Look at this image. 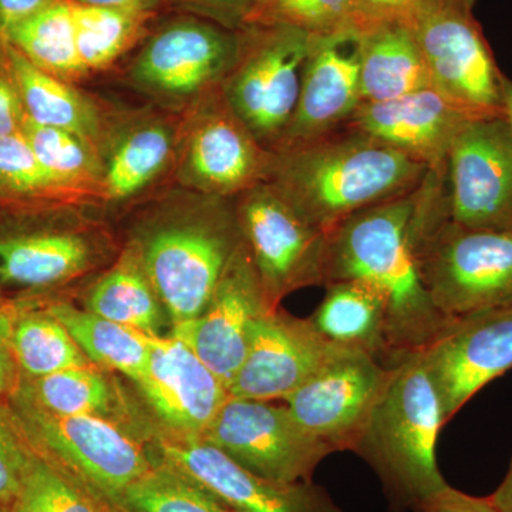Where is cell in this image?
Instances as JSON below:
<instances>
[{"mask_svg":"<svg viewBox=\"0 0 512 512\" xmlns=\"http://www.w3.org/2000/svg\"><path fill=\"white\" fill-rule=\"evenodd\" d=\"M200 2L215 13H220L224 18L237 20L239 25H242L255 0H200Z\"/></svg>","mask_w":512,"mask_h":512,"instance_id":"ee69618b","label":"cell"},{"mask_svg":"<svg viewBox=\"0 0 512 512\" xmlns=\"http://www.w3.org/2000/svg\"><path fill=\"white\" fill-rule=\"evenodd\" d=\"M503 117L512 131V80L507 76L503 80Z\"/></svg>","mask_w":512,"mask_h":512,"instance_id":"7dc6e473","label":"cell"},{"mask_svg":"<svg viewBox=\"0 0 512 512\" xmlns=\"http://www.w3.org/2000/svg\"><path fill=\"white\" fill-rule=\"evenodd\" d=\"M396 366L352 350L285 397L295 420L336 451H355Z\"/></svg>","mask_w":512,"mask_h":512,"instance_id":"5bb4252c","label":"cell"},{"mask_svg":"<svg viewBox=\"0 0 512 512\" xmlns=\"http://www.w3.org/2000/svg\"><path fill=\"white\" fill-rule=\"evenodd\" d=\"M0 37L37 67L66 82L86 73L77 52L72 0H50L0 30Z\"/></svg>","mask_w":512,"mask_h":512,"instance_id":"83f0119b","label":"cell"},{"mask_svg":"<svg viewBox=\"0 0 512 512\" xmlns=\"http://www.w3.org/2000/svg\"><path fill=\"white\" fill-rule=\"evenodd\" d=\"M443 183L451 221L512 231V131L504 117L464 124L448 150Z\"/></svg>","mask_w":512,"mask_h":512,"instance_id":"8fae6325","label":"cell"},{"mask_svg":"<svg viewBox=\"0 0 512 512\" xmlns=\"http://www.w3.org/2000/svg\"><path fill=\"white\" fill-rule=\"evenodd\" d=\"M429 87L426 63L407 26L392 23L360 35L363 103L399 99Z\"/></svg>","mask_w":512,"mask_h":512,"instance_id":"d4e9b609","label":"cell"},{"mask_svg":"<svg viewBox=\"0 0 512 512\" xmlns=\"http://www.w3.org/2000/svg\"><path fill=\"white\" fill-rule=\"evenodd\" d=\"M431 87L471 116L503 117V80L473 9L458 0H427L407 22Z\"/></svg>","mask_w":512,"mask_h":512,"instance_id":"ba28073f","label":"cell"},{"mask_svg":"<svg viewBox=\"0 0 512 512\" xmlns=\"http://www.w3.org/2000/svg\"><path fill=\"white\" fill-rule=\"evenodd\" d=\"M488 500L491 501V504H493L498 511L512 512V460L503 483L498 485L497 490H495L493 494L488 495Z\"/></svg>","mask_w":512,"mask_h":512,"instance_id":"f6af8a7d","label":"cell"},{"mask_svg":"<svg viewBox=\"0 0 512 512\" xmlns=\"http://www.w3.org/2000/svg\"><path fill=\"white\" fill-rule=\"evenodd\" d=\"M136 384L173 436L201 437L229 399L220 377L174 335L151 340L150 359Z\"/></svg>","mask_w":512,"mask_h":512,"instance_id":"ac0fdd59","label":"cell"},{"mask_svg":"<svg viewBox=\"0 0 512 512\" xmlns=\"http://www.w3.org/2000/svg\"><path fill=\"white\" fill-rule=\"evenodd\" d=\"M350 0H255L241 26L285 25L315 36L349 28Z\"/></svg>","mask_w":512,"mask_h":512,"instance_id":"8d00e7d4","label":"cell"},{"mask_svg":"<svg viewBox=\"0 0 512 512\" xmlns=\"http://www.w3.org/2000/svg\"><path fill=\"white\" fill-rule=\"evenodd\" d=\"M352 350L326 339L311 320L269 311L256 320L241 369L229 384V397L284 400Z\"/></svg>","mask_w":512,"mask_h":512,"instance_id":"9a60e30c","label":"cell"},{"mask_svg":"<svg viewBox=\"0 0 512 512\" xmlns=\"http://www.w3.org/2000/svg\"><path fill=\"white\" fill-rule=\"evenodd\" d=\"M16 396L56 416H100L110 419L117 406L113 384L96 366L72 367L52 375L20 377Z\"/></svg>","mask_w":512,"mask_h":512,"instance_id":"f546056e","label":"cell"},{"mask_svg":"<svg viewBox=\"0 0 512 512\" xmlns=\"http://www.w3.org/2000/svg\"><path fill=\"white\" fill-rule=\"evenodd\" d=\"M429 173L416 158L343 126L272 151L265 183L330 234L353 215L416 190Z\"/></svg>","mask_w":512,"mask_h":512,"instance_id":"6da1fadb","label":"cell"},{"mask_svg":"<svg viewBox=\"0 0 512 512\" xmlns=\"http://www.w3.org/2000/svg\"><path fill=\"white\" fill-rule=\"evenodd\" d=\"M202 440L256 476L275 483L312 481L332 448L313 437L286 406L229 397Z\"/></svg>","mask_w":512,"mask_h":512,"instance_id":"30bf717a","label":"cell"},{"mask_svg":"<svg viewBox=\"0 0 512 512\" xmlns=\"http://www.w3.org/2000/svg\"><path fill=\"white\" fill-rule=\"evenodd\" d=\"M80 195L49 173L18 131L0 137V197L57 198Z\"/></svg>","mask_w":512,"mask_h":512,"instance_id":"d590c367","label":"cell"},{"mask_svg":"<svg viewBox=\"0 0 512 512\" xmlns=\"http://www.w3.org/2000/svg\"><path fill=\"white\" fill-rule=\"evenodd\" d=\"M444 424L436 387L421 353L396 366L355 448L382 481L390 512L416 510L446 485L437 466Z\"/></svg>","mask_w":512,"mask_h":512,"instance_id":"277c9868","label":"cell"},{"mask_svg":"<svg viewBox=\"0 0 512 512\" xmlns=\"http://www.w3.org/2000/svg\"><path fill=\"white\" fill-rule=\"evenodd\" d=\"M23 119L25 111L19 94L5 69H0V137L18 133Z\"/></svg>","mask_w":512,"mask_h":512,"instance_id":"60d3db41","label":"cell"},{"mask_svg":"<svg viewBox=\"0 0 512 512\" xmlns=\"http://www.w3.org/2000/svg\"><path fill=\"white\" fill-rule=\"evenodd\" d=\"M50 0H0V30L45 6Z\"/></svg>","mask_w":512,"mask_h":512,"instance_id":"7bdbcfd3","label":"cell"},{"mask_svg":"<svg viewBox=\"0 0 512 512\" xmlns=\"http://www.w3.org/2000/svg\"><path fill=\"white\" fill-rule=\"evenodd\" d=\"M156 464L183 474L234 512H343L312 481L282 484L251 473L201 437L157 436Z\"/></svg>","mask_w":512,"mask_h":512,"instance_id":"7c38bea8","label":"cell"},{"mask_svg":"<svg viewBox=\"0 0 512 512\" xmlns=\"http://www.w3.org/2000/svg\"><path fill=\"white\" fill-rule=\"evenodd\" d=\"M82 5L104 6V8L146 10L148 0H72Z\"/></svg>","mask_w":512,"mask_h":512,"instance_id":"bcb514c9","label":"cell"},{"mask_svg":"<svg viewBox=\"0 0 512 512\" xmlns=\"http://www.w3.org/2000/svg\"><path fill=\"white\" fill-rule=\"evenodd\" d=\"M46 309L63 323L93 365L119 372L134 383L144 375L151 336L67 302L52 303Z\"/></svg>","mask_w":512,"mask_h":512,"instance_id":"f1b7e54d","label":"cell"},{"mask_svg":"<svg viewBox=\"0 0 512 512\" xmlns=\"http://www.w3.org/2000/svg\"><path fill=\"white\" fill-rule=\"evenodd\" d=\"M228 200L208 197L194 220L165 222L136 247L173 328L204 312L244 242L235 204Z\"/></svg>","mask_w":512,"mask_h":512,"instance_id":"5b68a950","label":"cell"},{"mask_svg":"<svg viewBox=\"0 0 512 512\" xmlns=\"http://www.w3.org/2000/svg\"><path fill=\"white\" fill-rule=\"evenodd\" d=\"M269 311L272 309L244 239L204 312L175 326L171 335L183 340L229 387L247 356L256 320Z\"/></svg>","mask_w":512,"mask_h":512,"instance_id":"2e32d148","label":"cell"},{"mask_svg":"<svg viewBox=\"0 0 512 512\" xmlns=\"http://www.w3.org/2000/svg\"><path fill=\"white\" fill-rule=\"evenodd\" d=\"M86 309L151 338H160L167 315L136 248L128 249L90 289Z\"/></svg>","mask_w":512,"mask_h":512,"instance_id":"4316f807","label":"cell"},{"mask_svg":"<svg viewBox=\"0 0 512 512\" xmlns=\"http://www.w3.org/2000/svg\"><path fill=\"white\" fill-rule=\"evenodd\" d=\"M20 373L15 360L10 355L5 333H3L2 306H0V400L12 397L18 390Z\"/></svg>","mask_w":512,"mask_h":512,"instance_id":"b9f144b4","label":"cell"},{"mask_svg":"<svg viewBox=\"0 0 512 512\" xmlns=\"http://www.w3.org/2000/svg\"><path fill=\"white\" fill-rule=\"evenodd\" d=\"M272 151L239 119L222 89L194 121L184 153L183 177L208 197L232 198L265 183Z\"/></svg>","mask_w":512,"mask_h":512,"instance_id":"e0dca14e","label":"cell"},{"mask_svg":"<svg viewBox=\"0 0 512 512\" xmlns=\"http://www.w3.org/2000/svg\"><path fill=\"white\" fill-rule=\"evenodd\" d=\"M473 119L478 117L429 87L399 99L362 103L345 127L396 148L440 173L458 131Z\"/></svg>","mask_w":512,"mask_h":512,"instance_id":"44dd1931","label":"cell"},{"mask_svg":"<svg viewBox=\"0 0 512 512\" xmlns=\"http://www.w3.org/2000/svg\"><path fill=\"white\" fill-rule=\"evenodd\" d=\"M77 52L84 70L110 66L136 42L144 20V10L104 8L73 2Z\"/></svg>","mask_w":512,"mask_h":512,"instance_id":"d6a6232c","label":"cell"},{"mask_svg":"<svg viewBox=\"0 0 512 512\" xmlns=\"http://www.w3.org/2000/svg\"><path fill=\"white\" fill-rule=\"evenodd\" d=\"M414 512H500L488 497H474L446 485L424 500Z\"/></svg>","mask_w":512,"mask_h":512,"instance_id":"ab89813d","label":"cell"},{"mask_svg":"<svg viewBox=\"0 0 512 512\" xmlns=\"http://www.w3.org/2000/svg\"><path fill=\"white\" fill-rule=\"evenodd\" d=\"M2 311L10 355L25 379L93 365L63 323L47 309L12 311L2 306Z\"/></svg>","mask_w":512,"mask_h":512,"instance_id":"484cf974","label":"cell"},{"mask_svg":"<svg viewBox=\"0 0 512 512\" xmlns=\"http://www.w3.org/2000/svg\"><path fill=\"white\" fill-rule=\"evenodd\" d=\"M313 37L285 25L244 26L222 93L256 140L274 151L291 123Z\"/></svg>","mask_w":512,"mask_h":512,"instance_id":"52a82bcc","label":"cell"},{"mask_svg":"<svg viewBox=\"0 0 512 512\" xmlns=\"http://www.w3.org/2000/svg\"><path fill=\"white\" fill-rule=\"evenodd\" d=\"M9 512H104L80 485L33 448L18 497Z\"/></svg>","mask_w":512,"mask_h":512,"instance_id":"e575fe53","label":"cell"},{"mask_svg":"<svg viewBox=\"0 0 512 512\" xmlns=\"http://www.w3.org/2000/svg\"><path fill=\"white\" fill-rule=\"evenodd\" d=\"M413 251L421 284L448 319L512 302V231L451 221L443 173L430 170L417 188Z\"/></svg>","mask_w":512,"mask_h":512,"instance_id":"3957f363","label":"cell"},{"mask_svg":"<svg viewBox=\"0 0 512 512\" xmlns=\"http://www.w3.org/2000/svg\"><path fill=\"white\" fill-rule=\"evenodd\" d=\"M116 505L128 512H234L183 474L156 463Z\"/></svg>","mask_w":512,"mask_h":512,"instance_id":"836d02e7","label":"cell"},{"mask_svg":"<svg viewBox=\"0 0 512 512\" xmlns=\"http://www.w3.org/2000/svg\"><path fill=\"white\" fill-rule=\"evenodd\" d=\"M20 133L49 173L77 194L101 192L104 167L92 141L63 128L42 126L25 116Z\"/></svg>","mask_w":512,"mask_h":512,"instance_id":"1f68e13d","label":"cell"},{"mask_svg":"<svg viewBox=\"0 0 512 512\" xmlns=\"http://www.w3.org/2000/svg\"><path fill=\"white\" fill-rule=\"evenodd\" d=\"M235 211L272 311L293 291L325 286L329 234L309 224L271 184L239 194Z\"/></svg>","mask_w":512,"mask_h":512,"instance_id":"9c48e42d","label":"cell"},{"mask_svg":"<svg viewBox=\"0 0 512 512\" xmlns=\"http://www.w3.org/2000/svg\"><path fill=\"white\" fill-rule=\"evenodd\" d=\"M239 35L185 20L151 37L134 64V79L173 97L191 96L224 82L237 60Z\"/></svg>","mask_w":512,"mask_h":512,"instance_id":"ffe728a7","label":"cell"},{"mask_svg":"<svg viewBox=\"0 0 512 512\" xmlns=\"http://www.w3.org/2000/svg\"><path fill=\"white\" fill-rule=\"evenodd\" d=\"M89 239L76 231L37 229L0 237V288L39 291L66 284L93 264Z\"/></svg>","mask_w":512,"mask_h":512,"instance_id":"7402d4cb","label":"cell"},{"mask_svg":"<svg viewBox=\"0 0 512 512\" xmlns=\"http://www.w3.org/2000/svg\"><path fill=\"white\" fill-rule=\"evenodd\" d=\"M417 188L353 215L329 234L326 284L362 279L379 289L389 313L392 366L426 349L453 320L434 306L421 284L413 251Z\"/></svg>","mask_w":512,"mask_h":512,"instance_id":"7a4b0ae2","label":"cell"},{"mask_svg":"<svg viewBox=\"0 0 512 512\" xmlns=\"http://www.w3.org/2000/svg\"><path fill=\"white\" fill-rule=\"evenodd\" d=\"M173 137L160 124L133 128L114 148L104 165L101 194L109 200H127L143 191L170 161Z\"/></svg>","mask_w":512,"mask_h":512,"instance_id":"4dcf8cb0","label":"cell"},{"mask_svg":"<svg viewBox=\"0 0 512 512\" xmlns=\"http://www.w3.org/2000/svg\"><path fill=\"white\" fill-rule=\"evenodd\" d=\"M103 505L104 512H128L124 508L119 507L116 504H101Z\"/></svg>","mask_w":512,"mask_h":512,"instance_id":"c3c4849f","label":"cell"},{"mask_svg":"<svg viewBox=\"0 0 512 512\" xmlns=\"http://www.w3.org/2000/svg\"><path fill=\"white\" fill-rule=\"evenodd\" d=\"M33 447L10 407L0 400V508L10 511L28 470Z\"/></svg>","mask_w":512,"mask_h":512,"instance_id":"74e56055","label":"cell"},{"mask_svg":"<svg viewBox=\"0 0 512 512\" xmlns=\"http://www.w3.org/2000/svg\"><path fill=\"white\" fill-rule=\"evenodd\" d=\"M427 0H350L349 28L359 35L383 25H407Z\"/></svg>","mask_w":512,"mask_h":512,"instance_id":"f35d334b","label":"cell"},{"mask_svg":"<svg viewBox=\"0 0 512 512\" xmlns=\"http://www.w3.org/2000/svg\"><path fill=\"white\" fill-rule=\"evenodd\" d=\"M325 298L309 320L319 333L346 348L362 350L390 365L389 313L379 289L362 279H338L325 285Z\"/></svg>","mask_w":512,"mask_h":512,"instance_id":"603a6c76","label":"cell"},{"mask_svg":"<svg viewBox=\"0 0 512 512\" xmlns=\"http://www.w3.org/2000/svg\"><path fill=\"white\" fill-rule=\"evenodd\" d=\"M362 103L359 33L343 29L313 37L295 113L274 151L339 130Z\"/></svg>","mask_w":512,"mask_h":512,"instance_id":"d6986e66","label":"cell"},{"mask_svg":"<svg viewBox=\"0 0 512 512\" xmlns=\"http://www.w3.org/2000/svg\"><path fill=\"white\" fill-rule=\"evenodd\" d=\"M12 412L29 443L100 504H117L134 481L154 467L144 447L107 417L56 416L22 397Z\"/></svg>","mask_w":512,"mask_h":512,"instance_id":"8992f818","label":"cell"},{"mask_svg":"<svg viewBox=\"0 0 512 512\" xmlns=\"http://www.w3.org/2000/svg\"><path fill=\"white\" fill-rule=\"evenodd\" d=\"M0 56L26 117L42 126L72 131L89 141L97 137L99 119L93 104L66 80L37 67L2 37Z\"/></svg>","mask_w":512,"mask_h":512,"instance_id":"cb8c5ba5","label":"cell"},{"mask_svg":"<svg viewBox=\"0 0 512 512\" xmlns=\"http://www.w3.org/2000/svg\"><path fill=\"white\" fill-rule=\"evenodd\" d=\"M444 424L512 367V302L451 320L426 349Z\"/></svg>","mask_w":512,"mask_h":512,"instance_id":"4fadbf2b","label":"cell"},{"mask_svg":"<svg viewBox=\"0 0 512 512\" xmlns=\"http://www.w3.org/2000/svg\"><path fill=\"white\" fill-rule=\"evenodd\" d=\"M458 2L464 3V5L468 6V8L473 9L474 3L476 0H458Z\"/></svg>","mask_w":512,"mask_h":512,"instance_id":"681fc988","label":"cell"}]
</instances>
